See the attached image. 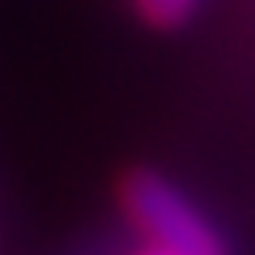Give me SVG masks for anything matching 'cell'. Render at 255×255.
Segmentation results:
<instances>
[{"instance_id":"obj_1","label":"cell","mask_w":255,"mask_h":255,"mask_svg":"<svg viewBox=\"0 0 255 255\" xmlns=\"http://www.w3.org/2000/svg\"><path fill=\"white\" fill-rule=\"evenodd\" d=\"M119 204L145 247L162 255H230L217 226L157 170H132L119 183Z\"/></svg>"},{"instance_id":"obj_2","label":"cell","mask_w":255,"mask_h":255,"mask_svg":"<svg viewBox=\"0 0 255 255\" xmlns=\"http://www.w3.org/2000/svg\"><path fill=\"white\" fill-rule=\"evenodd\" d=\"M191 4H196V0H136L140 17L153 21V26H179L191 13Z\"/></svg>"},{"instance_id":"obj_3","label":"cell","mask_w":255,"mask_h":255,"mask_svg":"<svg viewBox=\"0 0 255 255\" xmlns=\"http://www.w3.org/2000/svg\"><path fill=\"white\" fill-rule=\"evenodd\" d=\"M140 255H162V251H153V247H145V251H140Z\"/></svg>"}]
</instances>
